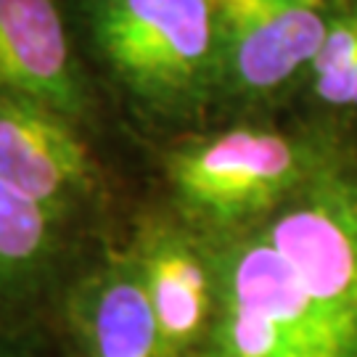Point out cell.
<instances>
[{"mask_svg": "<svg viewBox=\"0 0 357 357\" xmlns=\"http://www.w3.org/2000/svg\"><path fill=\"white\" fill-rule=\"evenodd\" d=\"M215 318L199 357H357L262 230L212 255Z\"/></svg>", "mask_w": 357, "mask_h": 357, "instance_id": "1", "label": "cell"}, {"mask_svg": "<svg viewBox=\"0 0 357 357\" xmlns=\"http://www.w3.org/2000/svg\"><path fill=\"white\" fill-rule=\"evenodd\" d=\"M326 159L275 130L233 128L180 146L167 162V175L188 215L233 228L275 212Z\"/></svg>", "mask_w": 357, "mask_h": 357, "instance_id": "2", "label": "cell"}, {"mask_svg": "<svg viewBox=\"0 0 357 357\" xmlns=\"http://www.w3.org/2000/svg\"><path fill=\"white\" fill-rule=\"evenodd\" d=\"M98 48L116 75L156 103H191L220 75L209 0H88Z\"/></svg>", "mask_w": 357, "mask_h": 357, "instance_id": "3", "label": "cell"}, {"mask_svg": "<svg viewBox=\"0 0 357 357\" xmlns=\"http://www.w3.org/2000/svg\"><path fill=\"white\" fill-rule=\"evenodd\" d=\"M259 230L357 352V172L328 156Z\"/></svg>", "mask_w": 357, "mask_h": 357, "instance_id": "4", "label": "cell"}, {"mask_svg": "<svg viewBox=\"0 0 357 357\" xmlns=\"http://www.w3.org/2000/svg\"><path fill=\"white\" fill-rule=\"evenodd\" d=\"M220 75L243 96H268L310 69L331 24L328 0H209Z\"/></svg>", "mask_w": 357, "mask_h": 357, "instance_id": "5", "label": "cell"}, {"mask_svg": "<svg viewBox=\"0 0 357 357\" xmlns=\"http://www.w3.org/2000/svg\"><path fill=\"white\" fill-rule=\"evenodd\" d=\"M169 357H199L215 318L212 255L183 228L146 217L130 249Z\"/></svg>", "mask_w": 357, "mask_h": 357, "instance_id": "6", "label": "cell"}, {"mask_svg": "<svg viewBox=\"0 0 357 357\" xmlns=\"http://www.w3.org/2000/svg\"><path fill=\"white\" fill-rule=\"evenodd\" d=\"M0 178L59 215L88 185L90 159L64 114L0 93Z\"/></svg>", "mask_w": 357, "mask_h": 357, "instance_id": "7", "label": "cell"}, {"mask_svg": "<svg viewBox=\"0 0 357 357\" xmlns=\"http://www.w3.org/2000/svg\"><path fill=\"white\" fill-rule=\"evenodd\" d=\"M0 93L48 106L66 119L82 114L69 38L53 0H0Z\"/></svg>", "mask_w": 357, "mask_h": 357, "instance_id": "8", "label": "cell"}, {"mask_svg": "<svg viewBox=\"0 0 357 357\" xmlns=\"http://www.w3.org/2000/svg\"><path fill=\"white\" fill-rule=\"evenodd\" d=\"M69 318L85 357H169L130 252L77 286Z\"/></svg>", "mask_w": 357, "mask_h": 357, "instance_id": "9", "label": "cell"}, {"mask_svg": "<svg viewBox=\"0 0 357 357\" xmlns=\"http://www.w3.org/2000/svg\"><path fill=\"white\" fill-rule=\"evenodd\" d=\"M56 212L0 178V294L38 278L53 252Z\"/></svg>", "mask_w": 357, "mask_h": 357, "instance_id": "10", "label": "cell"}, {"mask_svg": "<svg viewBox=\"0 0 357 357\" xmlns=\"http://www.w3.org/2000/svg\"><path fill=\"white\" fill-rule=\"evenodd\" d=\"M307 72L318 101L333 109H357V0L333 8L331 24Z\"/></svg>", "mask_w": 357, "mask_h": 357, "instance_id": "11", "label": "cell"}, {"mask_svg": "<svg viewBox=\"0 0 357 357\" xmlns=\"http://www.w3.org/2000/svg\"><path fill=\"white\" fill-rule=\"evenodd\" d=\"M0 357H22V352L16 349V344H11L8 339L0 336Z\"/></svg>", "mask_w": 357, "mask_h": 357, "instance_id": "12", "label": "cell"}]
</instances>
